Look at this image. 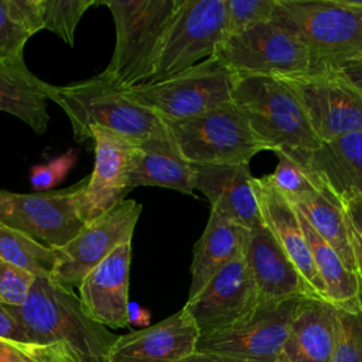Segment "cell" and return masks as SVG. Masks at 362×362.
Wrapping results in <instances>:
<instances>
[{
	"mask_svg": "<svg viewBox=\"0 0 362 362\" xmlns=\"http://www.w3.org/2000/svg\"><path fill=\"white\" fill-rule=\"evenodd\" d=\"M34 344H61L76 362H109L117 339L107 327L92 320L72 287L49 276L35 277L21 305H6Z\"/></svg>",
	"mask_w": 362,
	"mask_h": 362,
	"instance_id": "6da1fadb",
	"label": "cell"
},
{
	"mask_svg": "<svg viewBox=\"0 0 362 362\" xmlns=\"http://www.w3.org/2000/svg\"><path fill=\"white\" fill-rule=\"evenodd\" d=\"M45 95L66 113L76 141L92 139V126L109 129L133 143L168 130L156 113L129 99L124 89L103 74L64 86L47 83Z\"/></svg>",
	"mask_w": 362,
	"mask_h": 362,
	"instance_id": "7a4b0ae2",
	"label": "cell"
},
{
	"mask_svg": "<svg viewBox=\"0 0 362 362\" xmlns=\"http://www.w3.org/2000/svg\"><path fill=\"white\" fill-rule=\"evenodd\" d=\"M273 21L300 40L313 69L362 57V1L276 0Z\"/></svg>",
	"mask_w": 362,
	"mask_h": 362,
	"instance_id": "3957f363",
	"label": "cell"
},
{
	"mask_svg": "<svg viewBox=\"0 0 362 362\" xmlns=\"http://www.w3.org/2000/svg\"><path fill=\"white\" fill-rule=\"evenodd\" d=\"M180 3L181 0L100 1L110 10L116 30L115 49L102 74L123 89L148 82Z\"/></svg>",
	"mask_w": 362,
	"mask_h": 362,
	"instance_id": "277c9868",
	"label": "cell"
},
{
	"mask_svg": "<svg viewBox=\"0 0 362 362\" xmlns=\"http://www.w3.org/2000/svg\"><path fill=\"white\" fill-rule=\"evenodd\" d=\"M232 102L242 109L255 134L273 153H304L321 146L300 100L279 78H236Z\"/></svg>",
	"mask_w": 362,
	"mask_h": 362,
	"instance_id": "5b68a950",
	"label": "cell"
},
{
	"mask_svg": "<svg viewBox=\"0 0 362 362\" xmlns=\"http://www.w3.org/2000/svg\"><path fill=\"white\" fill-rule=\"evenodd\" d=\"M235 81V75L221 61L209 57L168 78L124 89V95L167 124L230 102Z\"/></svg>",
	"mask_w": 362,
	"mask_h": 362,
	"instance_id": "8992f818",
	"label": "cell"
},
{
	"mask_svg": "<svg viewBox=\"0 0 362 362\" xmlns=\"http://www.w3.org/2000/svg\"><path fill=\"white\" fill-rule=\"evenodd\" d=\"M167 127L191 164H249L253 156L267 150L232 100L198 116L167 123Z\"/></svg>",
	"mask_w": 362,
	"mask_h": 362,
	"instance_id": "52a82bcc",
	"label": "cell"
},
{
	"mask_svg": "<svg viewBox=\"0 0 362 362\" xmlns=\"http://www.w3.org/2000/svg\"><path fill=\"white\" fill-rule=\"evenodd\" d=\"M86 182L88 177L64 189L34 194L0 191V222L58 250L89 222Z\"/></svg>",
	"mask_w": 362,
	"mask_h": 362,
	"instance_id": "ba28073f",
	"label": "cell"
},
{
	"mask_svg": "<svg viewBox=\"0 0 362 362\" xmlns=\"http://www.w3.org/2000/svg\"><path fill=\"white\" fill-rule=\"evenodd\" d=\"M305 297L260 301L255 311L223 331L199 337L197 352L232 362H279L293 318Z\"/></svg>",
	"mask_w": 362,
	"mask_h": 362,
	"instance_id": "9c48e42d",
	"label": "cell"
},
{
	"mask_svg": "<svg viewBox=\"0 0 362 362\" xmlns=\"http://www.w3.org/2000/svg\"><path fill=\"white\" fill-rule=\"evenodd\" d=\"M212 57L221 61L235 78H284L313 69L305 47L273 20L225 37Z\"/></svg>",
	"mask_w": 362,
	"mask_h": 362,
	"instance_id": "30bf717a",
	"label": "cell"
},
{
	"mask_svg": "<svg viewBox=\"0 0 362 362\" xmlns=\"http://www.w3.org/2000/svg\"><path fill=\"white\" fill-rule=\"evenodd\" d=\"M226 35V0H181L164 35L151 81L212 57Z\"/></svg>",
	"mask_w": 362,
	"mask_h": 362,
	"instance_id": "8fae6325",
	"label": "cell"
},
{
	"mask_svg": "<svg viewBox=\"0 0 362 362\" xmlns=\"http://www.w3.org/2000/svg\"><path fill=\"white\" fill-rule=\"evenodd\" d=\"M300 100L321 141L362 132V89L338 68L279 78Z\"/></svg>",
	"mask_w": 362,
	"mask_h": 362,
	"instance_id": "7c38bea8",
	"label": "cell"
},
{
	"mask_svg": "<svg viewBox=\"0 0 362 362\" xmlns=\"http://www.w3.org/2000/svg\"><path fill=\"white\" fill-rule=\"evenodd\" d=\"M141 205L124 199L100 216L89 221L61 249L51 279L65 286H79L83 277L107 257L117 246L132 240Z\"/></svg>",
	"mask_w": 362,
	"mask_h": 362,
	"instance_id": "4fadbf2b",
	"label": "cell"
},
{
	"mask_svg": "<svg viewBox=\"0 0 362 362\" xmlns=\"http://www.w3.org/2000/svg\"><path fill=\"white\" fill-rule=\"evenodd\" d=\"M259 303L255 280L242 253L219 270L195 297L187 298L184 308L202 337L240 322L255 311Z\"/></svg>",
	"mask_w": 362,
	"mask_h": 362,
	"instance_id": "5bb4252c",
	"label": "cell"
},
{
	"mask_svg": "<svg viewBox=\"0 0 362 362\" xmlns=\"http://www.w3.org/2000/svg\"><path fill=\"white\" fill-rule=\"evenodd\" d=\"M199 337L197 324L182 307L160 322L117 335L109 362H182L197 352Z\"/></svg>",
	"mask_w": 362,
	"mask_h": 362,
	"instance_id": "9a60e30c",
	"label": "cell"
},
{
	"mask_svg": "<svg viewBox=\"0 0 362 362\" xmlns=\"http://www.w3.org/2000/svg\"><path fill=\"white\" fill-rule=\"evenodd\" d=\"M130 260L132 240L117 246L78 286L85 311L105 327L129 325Z\"/></svg>",
	"mask_w": 362,
	"mask_h": 362,
	"instance_id": "2e32d148",
	"label": "cell"
},
{
	"mask_svg": "<svg viewBox=\"0 0 362 362\" xmlns=\"http://www.w3.org/2000/svg\"><path fill=\"white\" fill-rule=\"evenodd\" d=\"M89 132L95 141V164L88 175L85 202L88 219L92 221L124 201L130 192L129 160L134 143L100 126H92Z\"/></svg>",
	"mask_w": 362,
	"mask_h": 362,
	"instance_id": "e0dca14e",
	"label": "cell"
},
{
	"mask_svg": "<svg viewBox=\"0 0 362 362\" xmlns=\"http://www.w3.org/2000/svg\"><path fill=\"white\" fill-rule=\"evenodd\" d=\"M195 189L202 192L211 211L249 230L264 226L249 164H194Z\"/></svg>",
	"mask_w": 362,
	"mask_h": 362,
	"instance_id": "ac0fdd59",
	"label": "cell"
},
{
	"mask_svg": "<svg viewBox=\"0 0 362 362\" xmlns=\"http://www.w3.org/2000/svg\"><path fill=\"white\" fill-rule=\"evenodd\" d=\"M287 156L337 201L362 195V132L321 141L313 151Z\"/></svg>",
	"mask_w": 362,
	"mask_h": 362,
	"instance_id": "d6986e66",
	"label": "cell"
},
{
	"mask_svg": "<svg viewBox=\"0 0 362 362\" xmlns=\"http://www.w3.org/2000/svg\"><path fill=\"white\" fill-rule=\"evenodd\" d=\"M264 226L272 232L308 284L313 294L325 301V288L314 264L296 208L264 177L252 181Z\"/></svg>",
	"mask_w": 362,
	"mask_h": 362,
	"instance_id": "ffe728a7",
	"label": "cell"
},
{
	"mask_svg": "<svg viewBox=\"0 0 362 362\" xmlns=\"http://www.w3.org/2000/svg\"><path fill=\"white\" fill-rule=\"evenodd\" d=\"M140 185L194 194L195 167L182 156L170 130L134 143L129 160V189Z\"/></svg>",
	"mask_w": 362,
	"mask_h": 362,
	"instance_id": "44dd1931",
	"label": "cell"
},
{
	"mask_svg": "<svg viewBox=\"0 0 362 362\" xmlns=\"http://www.w3.org/2000/svg\"><path fill=\"white\" fill-rule=\"evenodd\" d=\"M245 260L255 280L260 301L290 297L317 298L266 226L249 230Z\"/></svg>",
	"mask_w": 362,
	"mask_h": 362,
	"instance_id": "7402d4cb",
	"label": "cell"
},
{
	"mask_svg": "<svg viewBox=\"0 0 362 362\" xmlns=\"http://www.w3.org/2000/svg\"><path fill=\"white\" fill-rule=\"evenodd\" d=\"M338 329V310L329 303L305 297L290 327L283 362H331Z\"/></svg>",
	"mask_w": 362,
	"mask_h": 362,
	"instance_id": "603a6c76",
	"label": "cell"
},
{
	"mask_svg": "<svg viewBox=\"0 0 362 362\" xmlns=\"http://www.w3.org/2000/svg\"><path fill=\"white\" fill-rule=\"evenodd\" d=\"M247 238L249 229L209 212L206 226L194 246L188 298L195 297L219 270L245 253Z\"/></svg>",
	"mask_w": 362,
	"mask_h": 362,
	"instance_id": "cb8c5ba5",
	"label": "cell"
},
{
	"mask_svg": "<svg viewBox=\"0 0 362 362\" xmlns=\"http://www.w3.org/2000/svg\"><path fill=\"white\" fill-rule=\"evenodd\" d=\"M45 86L24 59L0 64V110L18 117L37 134L45 133L49 123Z\"/></svg>",
	"mask_w": 362,
	"mask_h": 362,
	"instance_id": "d4e9b609",
	"label": "cell"
},
{
	"mask_svg": "<svg viewBox=\"0 0 362 362\" xmlns=\"http://www.w3.org/2000/svg\"><path fill=\"white\" fill-rule=\"evenodd\" d=\"M314 264L325 288V301L339 311L362 313V287L359 277L351 272L339 255L327 243L296 208Z\"/></svg>",
	"mask_w": 362,
	"mask_h": 362,
	"instance_id": "484cf974",
	"label": "cell"
},
{
	"mask_svg": "<svg viewBox=\"0 0 362 362\" xmlns=\"http://www.w3.org/2000/svg\"><path fill=\"white\" fill-rule=\"evenodd\" d=\"M315 184V182H314ZM294 208H297L313 229L332 246L339 255L344 264L356 273L352 249L349 245L345 216L339 202L321 185L301 195L286 198Z\"/></svg>",
	"mask_w": 362,
	"mask_h": 362,
	"instance_id": "4316f807",
	"label": "cell"
},
{
	"mask_svg": "<svg viewBox=\"0 0 362 362\" xmlns=\"http://www.w3.org/2000/svg\"><path fill=\"white\" fill-rule=\"evenodd\" d=\"M40 30L41 0H0V64L24 59V45Z\"/></svg>",
	"mask_w": 362,
	"mask_h": 362,
	"instance_id": "83f0119b",
	"label": "cell"
},
{
	"mask_svg": "<svg viewBox=\"0 0 362 362\" xmlns=\"http://www.w3.org/2000/svg\"><path fill=\"white\" fill-rule=\"evenodd\" d=\"M0 257L34 277L51 276L57 253L27 233L0 222Z\"/></svg>",
	"mask_w": 362,
	"mask_h": 362,
	"instance_id": "f1b7e54d",
	"label": "cell"
},
{
	"mask_svg": "<svg viewBox=\"0 0 362 362\" xmlns=\"http://www.w3.org/2000/svg\"><path fill=\"white\" fill-rule=\"evenodd\" d=\"M100 1L95 0H41L42 25L74 47L75 30L85 11Z\"/></svg>",
	"mask_w": 362,
	"mask_h": 362,
	"instance_id": "f546056e",
	"label": "cell"
},
{
	"mask_svg": "<svg viewBox=\"0 0 362 362\" xmlns=\"http://www.w3.org/2000/svg\"><path fill=\"white\" fill-rule=\"evenodd\" d=\"M0 362H76L61 344H25L0 338Z\"/></svg>",
	"mask_w": 362,
	"mask_h": 362,
	"instance_id": "4dcf8cb0",
	"label": "cell"
},
{
	"mask_svg": "<svg viewBox=\"0 0 362 362\" xmlns=\"http://www.w3.org/2000/svg\"><path fill=\"white\" fill-rule=\"evenodd\" d=\"M276 0H226V35L272 21Z\"/></svg>",
	"mask_w": 362,
	"mask_h": 362,
	"instance_id": "1f68e13d",
	"label": "cell"
},
{
	"mask_svg": "<svg viewBox=\"0 0 362 362\" xmlns=\"http://www.w3.org/2000/svg\"><path fill=\"white\" fill-rule=\"evenodd\" d=\"M331 362H362V313L338 310V329Z\"/></svg>",
	"mask_w": 362,
	"mask_h": 362,
	"instance_id": "d6a6232c",
	"label": "cell"
},
{
	"mask_svg": "<svg viewBox=\"0 0 362 362\" xmlns=\"http://www.w3.org/2000/svg\"><path fill=\"white\" fill-rule=\"evenodd\" d=\"M274 154L277 156L276 170L266 175V178L286 198H293L317 188V184L308 178V175L293 158L281 151H274Z\"/></svg>",
	"mask_w": 362,
	"mask_h": 362,
	"instance_id": "836d02e7",
	"label": "cell"
},
{
	"mask_svg": "<svg viewBox=\"0 0 362 362\" xmlns=\"http://www.w3.org/2000/svg\"><path fill=\"white\" fill-rule=\"evenodd\" d=\"M35 277L0 257V304L21 305L34 283Z\"/></svg>",
	"mask_w": 362,
	"mask_h": 362,
	"instance_id": "e575fe53",
	"label": "cell"
},
{
	"mask_svg": "<svg viewBox=\"0 0 362 362\" xmlns=\"http://www.w3.org/2000/svg\"><path fill=\"white\" fill-rule=\"evenodd\" d=\"M78 153L75 150H68L62 156L54 158L47 164H40L33 167L30 174L31 187L38 192H45L62 181L69 170L76 161Z\"/></svg>",
	"mask_w": 362,
	"mask_h": 362,
	"instance_id": "d590c367",
	"label": "cell"
},
{
	"mask_svg": "<svg viewBox=\"0 0 362 362\" xmlns=\"http://www.w3.org/2000/svg\"><path fill=\"white\" fill-rule=\"evenodd\" d=\"M346 222L349 245L352 249L356 274L362 287V195H354L338 201Z\"/></svg>",
	"mask_w": 362,
	"mask_h": 362,
	"instance_id": "8d00e7d4",
	"label": "cell"
},
{
	"mask_svg": "<svg viewBox=\"0 0 362 362\" xmlns=\"http://www.w3.org/2000/svg\"><path fill=\"white\" fill-rule=\"evenodd\" d=\"M0 338L30 344V338L6 305L0 304Z\"/></svg>",
	"mask_w": 362,
	"mask_h": 362,
	"instance_id": "74e56055",
	"label": "cell"
},
{
	"mask_svg": "<svg viewBox=\"0 0 362 362\" xmlns=\"http://www.w3.org/2000/svg\"><path fill=\"white\" fill-rule=\"evenodd\" d=\"M338 69L358 88L362 89V57L345 61L338 66Z\"/></svg>",
	"mask_w": 362,
	"mask_h": 362,
	"instance_id": "f35d334b",
	"label": "cell"
},
{
	"mask_svg": "<svg viewBox=\"0 0 362 362\" xmlns=\"http://www.w3.org/2000/svg\"><path fill=\"white\" fill-rule=\"evenodd\" d=\"M182 362H232L223 358H219L216 355H211V354H204V352H195L191 356H188L187 359H184Z\"/></svg>",
	"mask_w": 362,
	"mask_h": 362,
	"instance_id": "ab89813d",
	"label": "cell"
},
{
	"mask_svg": "<svg viewBox=\"0 0 362 362\" xmlns=\"http://www.w3.org/2000/svg\"><path fill=\"white\" fill-rule=\"evenodd\" d=\"M279 362H283V361H281V359H280V361H279Z\"/></svg>",
	"mask_w": 362,
	"mask_h": 362,
	"instance_id": "60d3db41",
	"label": "cell"
}]
</instances>
